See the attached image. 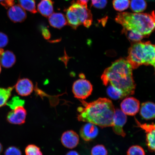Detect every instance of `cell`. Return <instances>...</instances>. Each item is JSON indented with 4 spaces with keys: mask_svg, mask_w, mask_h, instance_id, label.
Segmentation results:
<instances>
[{
    "mask_svg": "<svg viewBox=\"0 0 155 155\" xmlns=\"http://www.w3.org/2000/svg\"><path fill=\"white\" fill-rule=\"evenodd\" d=\"M133 68L127 59L121 58L112 63L104 71L101 77L105 86L110 84L120 91L124 98L134 94L136 85Z\"/></svg>",
    "mask_w": 155,
    "mask_h": 155,
    "instance_id": "cell-1",
    "label": "cell"
},
{
    "mask_svg": "<svg viewBox=\"0 0 155 155\" xmlns=\"http://www.w3.org/2000/svg\"><path fill=\"white\" fill-rule=\"evenodd\" d=\"M81 101L83 107L78 108L79 121L92 123L102 128L112 127L115 109L111 100L99 98L89 103Z\"/></svg>",
    "mask_w": 155,
    "mask_h": 155,
    "instance_id": "cell-2",
    "label": "cell"
},
{
    "mask_svg": "<svg viewBox=\"0 0 155 155\" xmlns=\"http://www.w3.org/2000/svg\"><path fill=\"white\" fill-rule=\"evenodd\" d=\"M115 20L123 28L132 31L144 38L148 37L155 30L154 11L150 13H119Z\"/></svg>",
    "mask_w": 155,
    "mask_h": 155,
    "instance_id": "cell-3",
    "label": "cell"
},
{
    "mask_svg": "<svg viewBox=\"0 0 155 155\" xmlns=\"http://www.w3.org/2000/svg\"><path fill=\"white\" fill-rule=\"evenodd\" d=\"M127 59L133 69L141 65H151L153 67L155 74V44L150 41L132 43Z\"/></svg>",
    "mask_w": 155,
    "mask_h": 155,
    "instance_id": "cell-4",
    "label": "cell"
},
{
    "mask_svg": "<svg viewBox=\"0 0 155 155\" xmlns=\"http://www.w3.org/2000/svg\"><path fill=\"white\" fill-rule=\"evenodd\" d=\"M66 18L68 24L74 29L82 24L89 28L93 21L92 15L87 5L78 0L73 2L71 6L67 10Z\"/></svg>",
    "mask_w": 155,
    "mask_h": 155,
    "instance_id": "cell-5",
    "label": "cell"
},
{
    "mask_svg": "<svg viewBox=\"0 0 155 155\" xmlns=\"http://www.w3.org/2000/svg\"><path fill=\"white\" fill-rule=\"evenodd\" d=\"M93 86L91 83L84 79H79L74 83L72 92L75 98L83 100L92 94Z\"/></svg>",
    "mask_w": 155,
    "mask_h": 155,
    "instance_id": "cell-6",
    "label": "cell"
},
{
    "mask_svg": "<svg viewBox=\"0 0 155 155\" xmlns=\"http://www.w3.org/2000/svg\"><path fill=\"white\" fill-rule=\"evenodd\" d=\"M127 121V116L121 110L116 109L115 110L113 118V125L112 127L114 132L116 134L125 137L126 133L123 127Z\"/></svg>",
    "mask_w": 155,
    "mask_h": 155,
    "instance_id": "cell-7",
    "label": "cell"
},
{
    "mask_svg": "<svg viewBox=\"0 0 155 155\" xmlns=\"http://www.w3.org/2000/svg\"><path fill=\"white\" fill-rule=\"evenodd\" d=\"M26 115V110L24 106H19L9 112L7 115V120L10 123L22 125L25 123Z\"/></svg>",
    "mask_w": 155,
    "mask_h": 155,
    "instance_id": "cell-8",
    "label": "cell"
},
{
    "mask_svg": "<svg viewBox=\"0 0 155 155\" xmlns=\"http://www.w3.org/2000/svg\"><path fill=\"white\" fill-rule=\"evenodd\" d=\"M121 108L122 111L126 115L134 116L139 111L140 102L133 97H128L122 102Z\"/></svg>",
    "mask_w": 155,
    "mask_h": 155,
    "instance_id": "cell-9",
    "label": "cell"
},
{
    "mask_svg": "<svg viewBox=\"0 0 155 155\" xmlns=\"http://www.w3.org/2000/svg\"><path fill=\"white\" fill-rule=\"evenodd\" d=\"M137 126L144 130L146 133V141L147 146L150 151L155 153V124H142L136 119Z\"/></svg>",
    "mask_w": 155,
    "mask_h": 155,
    "instance_id": "cell-10",
    "label": "cell"
},
{
    "mask_svg": "<svg viewBox=\"0 0 155 155\" xmlns=\"http://www.w3.org/2000/svg\"><path fill=\"white\" fill-rule=\"evenodd\" d=\"M15 91L17 94L21 96H28L33 91V83L28 78L19 79L15 86Z\"/></svg>",
    "mask_w": 155,
    "mask_h": 155,
    "instance_id": "cell-11",
    "label": "cell"
},
{
    "mask_svg": "<svg viewBox=\"0 0 155 155\" xmlns=\"http://www.w3.org/2000/svg\"><path fill=\"white\" fill-rule=\"evenodd\" d=\"M7 15L10 19L14 23L22 22L27 18V14L24 9L20 5H13L7 12Z\"/></svg>",
    "mask_w": 155,
    "mask_h": 155,
    "instance_id": "cell-12",
    "label": "cell"
},
{
    "mask_svg": "<svg viewBox=\"0 0 155 155\" xmlns=\"http://www.w3.org/2000/svg\"><path fill=\"white\" fill-rule=\"evenodd\" d=\"M61 140L64 146L68 148L73 149L78 144L79 137L75 132L68 130L63 134Z\"/></svg>",
    "mask_w": 155,
    "mask_h": 155,
    "instance_id": "cell-13",
    "label": "cell"
},
{
    "mask_svg": "<svg viewBox=\"0 0 155 155\" xmlns=\"http://www.w3.org/2000/svg\"><path fill=\"white\" fill-rule=\"evenodd\" d=\"M98 133V129L97 125L88 123L81 127L80 134L83 140L88 141L95 138Z\"/></svg>",
    "mask_w": 155,
    "mask_h": 155,
    "instance_id": "cell-14",
    "label": "cell"
},
{
    "mask_svg": "<svg viewBox=\"0 0 155 155\" xmlns=\"http://www.w3.org/2000/svg\"><path fill=\"white\" fill-rule=\"evenodd\" d=\"M141 117L147 120L155 118V104L151 102H147L141 104L140 110Z\"/></svg>",
    "mask_w": 155,
    "mask_h": 155,
    "instance_id": "cell-15",
    "label": "cell"
},
{
    "mask_svg": "<svg viewBox=\"0 0 155 155\" xmlns=\"http://www.w3.org/2000/svg\"><path fill=\"white\" fill-rule=\"evenodd\" d=\"M16 61L15 54L9 50L4 51L0 55V65L6 68L13 67Z\"/></svg>",
    "mask_w": 155,
    "mask_h": 155,
    "instance_id": "cell-16",
    "label": "cell"
},
{
    "mask_svg": "<svg viewBox=\"0 0 155 155\" xmlns=\"http://www.w3.org/2000/svg\"><path fill=\"white\" fill-rule=\"evenodd\" d=\"M48 21L51 26L58 29H61L68 24L67 19L61 13H53L48 17Z\"/></svg>",
    "mask_w": 155,
    "mask_h": 155,
    "instance_id": "cell-17",
    "label": "cell"
},
{
    "mask_svg": "<svg viewBox=\"0 0 155 155\" xmlns=\"http://www.w3.org/2000/svg\"><path fill=\"white\" fill-rule=\"evenodd\" d=\"M38 10L44 16L48 17L53 13V2L52 0H42L38 4Z\"/></svg>",
    "mask_w": 155,
    "mask_h": 155,
    "instance_id": "cell-18",
    "label": "cell"
},
{
    "mask_svg": "<svg viewBox=\"0 0 155 155\" xmlns=\"http://www.w3.org/2000/svg\"><path fill=\"white\" fill-rule=\"evenodd\" d=\"M14 87L15 86L6 88H0V107L6 105Z\"/></svg>",
    "mask_w": 155,
    "mask_h": 155,
    "instance_id": "cell-19",
    "label": "cell"
},
{
    "mask_svg": "<svg viewBox=\"0 0 155 155\" xmlns=\"http://www.w3.org/2000/svg\"><path fill=\"white\" fill-rule=\"evenodd\" d=\"M130 7L134 12L140 13L146 9L147 4L145 0H131Z\"/></svg>",
    "mask_w": 155,
    "mask_h": 155,
    "instance_id": "cell-20",
    "label": "cell"
},
{
    "mask_svg": "<svg viewBox=\"0 0 155 155\" xmlns=\"http://www.w3.org/2000/svg\"><path fill=\"white\" fill-rule=\"evenodd\" d=\"M18 1L19 5L23 9L34 14L37 12L35 0H18Z\"/></svg>",
    "mask_w": 155,
    "mask_h": 155,
    "instance_id": "cell-21",
    "label": "cell"
},
{
    "mask_svg": "<svg viewBox=\"0 0 155 155\" xmlns=\"http://www.w3.org/2000/svg\"><path fill=\"white\" fill-rule=\"evenodd\" d=\"M121 32L122 33L125 35L129 41L132 42V43L140 41L144 38L140 35L135 33L132 31L126 30L125 29L123 28Z\"/></svg>",
    "mask_w": 155,
    "mask_h": 155,
    "instance_id": "cell-22",
    "label": "cell"
},
{
    "mask_svg": "<svg viewBox=\"0 0 155 155\" xmlns=\"http://www.w3.org/2000/svg\"><path fill=\"white\" fill-rule=\"evenodd\" d=\"M112 3L116 10L122 12L128 8L130 2L129 0H113Z\"/></svg>",
    "mask_w": 155,
    "mask_h": 155,
    "instance_id": "cell-23",
    "label": "cell"
},
{
    "mask_svg": "<svg viewBox=\"0 0 155 155\" xmlns=\"http://www.w3.org/2000/svg\"><path fill=\"white\" fill-rule=\"evenodd\" d=\"M107 93L108 96L113 100H119L124 98L122 93L111 85L107 87Z\"/></svg>",
    "mask_w": 155,
    "mask_h": 155,
    "instance_id": "cell-24",
    "label": "cell"
},
{
    "mask_svg": "<svg viewBox=\"0 0 155 155\" xmlns=\"http://www.w3.org/2000/svg\"><path fill=\"white\" fill-rule=\"evenodd\" d=\"M25 104V101L24 100L21 99L18 96H15L9 101H8L6 105L13 110L19 106H24Z\"/></svg>",
    "mask_w": 155,
    "mask_h": 155,
    "instance_id": "cell-25",
    "label": "cell"
},
{
    "mask_svg": "<svg viewBox=\"0 0 155 155\" xmlns=\"http://www.w3.org/2000/svg\"><path fill=\"white\" fill-rule=\"evenodd\" d=\"M26 155H43L38 147L33 144L27 146L25 150Z\"/></svg>",
    "mask_w": 155,
    "mask_h": 155,
    "instance_id": "cell-26",
    "label": "cell"
},
{
    "mask_svg": "<svg viewBox=\"0 0 155 155\" xmlns=\"http://www.w3.org/2000/svg\"><path fill=\"white\" fill-rule=\"evenodd\" d=\"M108 153L105 147L102 145H97L94 147L91 151V155H107Z\"/></svg>",
    "mask_w": 155,
    "mask_h": 155,
    "instance_id": "cell-27",
    "label": "cell"
},
{
    "mask_svg": "<svg viewBox=\"0 0 155 155\" xmlns=\"http://www.w3.org/2000/svg\"><path fill=\"white\" fill-rule=\"evenodd\" d=\"M127 155H145V153L142 147L138 145H134L129 148Z\"/></svg>",
    "mask_w": 155,
    "mask_h": 155,
    "instance_id": "cell-28",
    "label": "cell"
},
{
    "mask_svg": "<svg viewBox=\"0 0 155 155\" xmlns=\"http://www.w3.org/2000/svg\"><path fill=\"white\" fill-rule=\"evenodd\" d=\"M107 3V0H92V5L98 9L104 8Z\"/></svg>",
    "mask_w": 155,
    "mask_h": 155,
    "instance_id": "cell-29",
    "label": "cell"
},
{
    "mask_svg": "<svg viewBox=\"0 0 155 155\" xmlns=\"http://www.w3.org/2000/svg\"><path fill=\"white\" fill-rule=\"evenodd\" d=\"M5 155H22V153L18 148L14 146H11L6 150Z\"/></svg>",
    "mask_w": 155,
    "mask_h": 155,
    "instance_id": "cell-30",
    "label": "cell"
},
{
    "mask_svg": "<svg viewBox=\"0 0 155 155\" xmlns=\"http://www.w3.org/2000/svg\"><path fill=\"white\" fill-rule=\"evenodd\" d=\"M8 43V38L5 34L0 32V48L5 47Z\"/></svg>",
    "mask_w": 155,
    "mask_h": 155,
    "instance_id": "cell-31",
    "label": "cell"
},
{
    "mask_svg": "<svg viewBox=\"0 0 155 155\" xmlns=\"http://www.w3.org/2000/svg\"><path fill=\"white\" fill-rule=\"evenodd\" d=\"M15 1V0H5V1L1 2V4L6 9H7L14 5Z\"/></svg>",
    "mask_w": 155,
    "mask_h": 155,
    "instance_id": "cell-32",
    "label": "cell"
},
{
    "mask_svg": "<svg viewBox=\"0 0 155 155\" xmlns=\"http://www.w3.org/2000/svg\"><path fill=\"white\" fill-rule=\"evenodd\" d=\"M42 34L44 37L46 39L49 38L50 37V34L49 31L47 29L45 28L42 29Z\"/></svg>",
    "mask_w": 155,
    "mask_h": 155,
    "instance_id": "cell-33",
    "label": "cell"
},
{
    "mask_svg": "<svg viewBox=\"0 0 155 155\" xmlns=\"http://www.w3.org/2000/svg\"><path fill=\"white\" fill-rule=\"evenodd\" d=\"M66 155H80L76 151L72 150L68 152Z\"/></svg>",
    "mask_w": 155,
    "mask_h": 155,
    "instance_id": "cell-34",
    "label": "cell"
},
{
    "mask_svg": "<svg viewBox=\"0 0 155 155\" xmlns=\"http://www.w3.org/2000/svg\"><path fill=\"white\" fill-rule=\"evenodd\" d=\"M79 1H80L81 2L84 4L87 5V2L89 1V0H78Z\"/></svg>",
    "mask_w": 155,
    "mask_h": 155,
    "instance_id": "cell-35",
    "label": "cell"
},
{
    "mask_svg": "<svg viewBox=\"0 0 155 155\" xmlns=\"http://www.w3.org/2000/svg\"><path fill=\"white\" fill-rule=\"evenodd\" d=\"M3 150V146L2 145L1 143H0V154H1Z\"/></svg>",
    "mask_w": 155,
    "mask_h": 155,
    "instance_id": "cell-36",
    "label": "cell"
},
{
    "mask_svg": "<svg viewBox=\"0 0 155 155\" xmlns=\"http://www.w3.org/2000/svg\"><path fill=\"white\" fill-rule=\"evenodd\" d=\"M4 52V50L2 48H0V55H1L3 52Z\"/></svg>",
    "mask_w": 155,
    "mask_h": 155,
    "instance_id": "cell-37",
    "label": "cell"
},
{
    "mask_svg": "<svg viewBox=\"0 0 155 155\" xmlns=\"http://www.w3.org/2000/svg\"><path fill=\"white\" fill-rule=\"evenodd\" d=\"M1 71H2V68H1V65H0V74H1Z\"/></svg>",
    "mask_w": 155,
    "mask_h": 155,
    "instance_id": "cell-38",
    "label": "cell"
},
{
    "mask_svg": "<svg viewBox=\"0 0 155 155\" xmlns=\"http://www.w3.org/2000/svg\"><path fill=\"white\" fill-rule=\"evenodd\" d=\"M149 1H155V0H148Z\"/></svg>",
    "mask_w": 155,
    "mask_h": 155,
    "instance_id": "cell-39",
    "label": "cell"
},
{
    "mask_svg": "<svg viewBox=\"0 0 155 155\" xmlns=\"http://www.w3.org/2000/svg\"><path fill=\"white\" fill-rule=\"evenodd\" d=\"M5 1V0H0V1L2 2Z\"/></svg>",
    "mask_w": 155,
    "mask_h": 155,
    "instance_id": "cell-40",
    "label": "cell"
}]
</instances>
